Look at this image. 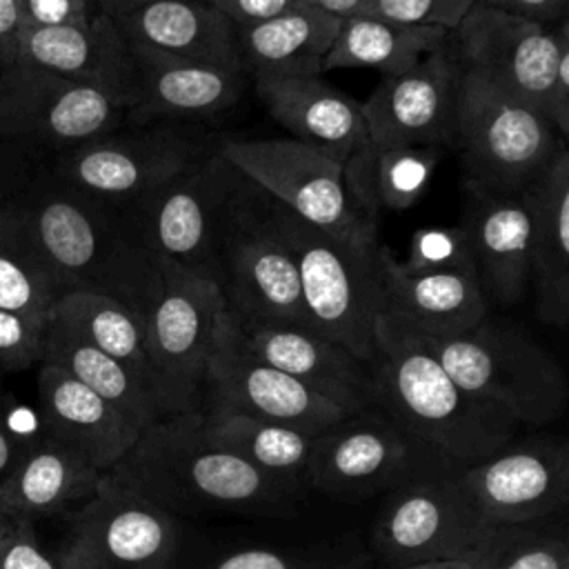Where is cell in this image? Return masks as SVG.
<instances>
[{"instance_id": "1", "label": "cell", "mask_w": 569, "mask_h": 569, "mask_svg": "<svg viewBox=\"0 0 569 569\" xmlns=\"http://www.w3.org/2000/svg\"><path fill=\"white\" fill-rule=\"evenodd\" d=\"M373 407L436 456L469 467L509 442L520 425L500 407L467 393L422 345L380 313L369 362Z\"/></svg>"}, {"instance_id": "2", "label": "cell", "mask_w": 569, "mask_h": 569, "mask_svg": "<svg viewBox=\"0 0 569 569\" xmlns=\"http://www.w3.org/2000/svg\"><path fill=\"white\" fill-rule=\"evenodd\" d=\"M60 296L98 291L138 311L153 276L149 256L129 220L69 187L42 169H33L11 196Z\"/></svg>"}, {"instance_id": "3", "label": "cell", "mask_w": 569, "mask_h": 569, "mask_svg": "<svg viewBox=\"0 0 569 569\" xmlns=\"http://www.w3.org/2000/svg\"><path fill=\"white\" fill-rule=\"evenodd\" d=\"M104 476L173 516L253 507L280 489V478L211 442L200 409L149 425Z\"/></svg>"}, {"instance_id": "4", "label": "cell", "mask_w": 569, "mask_h": 569, "mask_svg": "<svg viewBox=\"0 0 569 569\" xmlns=\"http://www.w3.org/2000/svg\"><path fill=\"white\" fill-rule=\"evenodd\" d=\"M271 213L296 260L307 327L369 365L376 351V325L385 309L382 244H347L276 200Z\"/></svg>"}, {"instance_id": "5", "label": "cell", "mask_w": 569, "mask_h": 569, "mask_svg": "<svg viewBox=\"0 0 569 569\" xmlns=\"http://www.w3.org/2000/svg\"><path fill=\"white\" fill-rule=\"evenodd\" d=\"M416 336L467 393L500 407L518 425L542 427L562 416L565 373L520 327L489 313L460 336Z\"/></svg>"}, {"instance_id": "6", "label": "cell", "mask_w": 569, "mask_h": 569, "mask_svg": "<svg viewBox=\"0 0 569 569\" xmlns=\"http://www.w3.org/2000/svg\"><path fill=\"white\" fill-rule=\"evenodd\" d=\"M567 147L549 118L473 71L460 69L451 147L465 182L520 196Z\"/></svg>"}, {"instance_id": "7", "label": "cell", "mask_w": 569, "mask_h": 569, "mask_svg": "<svg viewBox=\"0 0 569 569\" xmlns=\"http://www.w3.org/2000/svg\"><path fill=\"white\" fill-rule=\"evenodd\" d=\"M218 138L196 122L127 124L36 167L122 216L164 182L198 167Z\"/></svg>"}, {"instance_id": "8", "label": "cell", "mask_w": 569, "mask_h": 569, "mask_svg": "<svg viewBox=\"0 0 569 569\" xmlns=\"http://www.w3.org/2000/svg\"><path fill=\"white\" fill-rule=\"evenodd\" d=\"M133 93L13 64L0 89V142L33 169L131 124Z\"/></svg>"}, {"instance_id": "9", "label": "cell", "mask_w": 569, "mask_h": 569, "mask_svg": "<svg viewBox=\"0 0 569 569\" xmlns=\"http://www.w3.org/2000/svg\"><path fill=\"white\" fill-rule=\"evenodd\" d=\"M216 151L300 220L353 247L380 244L378 222L356 207L333 156L293 138H218Z\"/></svg>"}, {"instance_id": "10", "label": "cell", "mask_w": 569, "mask_h": 569, "mask_svg": "<svg viewBox=\"0 0 569 569\" xmlns=\"http://www.w3.org/2000/svg\"><path fill=\"white\" fill-rule=\"evenodd\" d=\"M213 280L231 313L307 327L293 253L273 220L269 196L244 176L220 231Z\"/></svg>"}, {"instance_id": "11", "label": "cell", "mask_w": 569, "mask_h": 569, "mask_svg": "<svg viewBox=\"0 0 569 569\" xmlns=\"http://www.w3.org/2000/svg\"><path fill=\"white\" fill-rule=\"evenodd\" d=\"M224 309L216 280L153 258V276L138 313L151 365L176 413L202 405L204 376Z\"/></svg>"}, {"instance_id": "12", "label": "cell", "mask_w": 569, "mask_h": 569, "mask_svg": "<svg viewBox=\"0 0 569 569\" xmlns=\"http://www.w3.org/2000/svg\"><path fill=\"white\" fill-rule=\"evenodd\" d=\"M445 47L460 69L482 76L549 118L558 60L569 51V20L542 24L473 2L449 29Z\"/></svg>"}, {"instance_id": "13", "label": "cell", "mask_w": 569, "mask_h": 569, "mask_svg": "<svg viewBox=\"0 0 569 569\" xmlns=\"http://www.w3.org/2000/svg\"><path fill=\"white\" fill-rule=\"evenodd\" d=\"M242 176L213 151L124 213L140 247L169 264L213 280L216 249Z\"/></svg>"}, {"instance_id": "14", "label": "cell", "mask_w": 569, "mask_h": 569, "mask_svg": "<svg viewBox=\"0 0 569 569\" xmlns=\"http://www.w3.org/2000/svg\"><path fill=\"white\" fill-rule=\"evenodd\" d=\"M491 529L458 476H418L398 485L382 505L373 545L391 567L473 562Z\"/></svg>"}, {"instance_id": "15", "label": "cell", "mask_w": 569, "mask_h": 569, "mask_svg": "<svg viewBox=\"0 0 569 569\" xmlns=\"http://www.w3.org/2000/svg\"><path fill=\"white\" fill-rule=\"evenodd\" d=\"M200 407L253 416L309 436H320L351 416L300 380L247 351L231 329L227 309L207 367Z\"/></svg>"}, {"instance_id": "16", "label": "cell", "mask_w": 569, "mask_h": 569, "mask_svg": "<svg viewBox=\"0 0 569 569\" xmlns=\"http://www.w3.org/2000/svg\"><path fill=\"white\" fill-rule=\"evenodd\" d=\"M178 522L167 509L111 482L71 518L67 547L80 569H171Z\"/></svg>"}, {"instance_id": "17", "label": "cell", "mask_w": 569, "mask_h": 569, "mask_svg": "<svg viewBox=\"0 0 569 569\" xmlns=\"http://www.w3.org/2000/svg\"><path fill=\"white\" fill-rule=\"evenodd\" d=\"M460 482L493 527L545 522L569 500V449L556 438L505 442L462 467Z\"/></svg>"}, {"instance_id": "18", "label": "cell", "mask_w": 569, "mask_h": 569, "mask_svg": "<svg viewBox=\"0 0 569 569\" xmlns=\"http://www.w3.org/2000/svg\"><path fill=\"white\" fill-rule=\"evenodd\" d=\"M422 447L378 407L351 413L313 438L307 471L318 489L333 496H365L398 487L416 469Z\"/></svg>"}, {"instance_id": "19", "label": "cell", "mask_w": 569, "mask_h": 569, "mask_svg": "<svg viewBox=\"0 0 569 569\" xmlns=\"http://www.w3.org/2000/svg\"><path fill=\"white\" fill-rule=\"evenodd\" d=\"M460 67L447 47L409 71L382 76L360 102L367 140L376 144L451 147Z\"/></svg>"}, {"instance_id": "20", "label": "cell", "mask_w": 569, "mask_h": 569, "mask_svg": "<svg viewBox=\"0 0 569 569\" xmlns=\"http://www.w3.org/2000/svg\"><path fill=\"white\" fill-rule=\"evenodd\" d=\"M229 320L242 347L262 362L289 373L349 413L373 407L369 365L342 347L298 325L251 320L231 311Z\"/></svg>"}, {"instance_id": "21", "label": "cell", "mask_w": 569, "mask_h": 569, "mask_svg": "<svg viewBox=\"0 0 569 569\" xmlns=\"http://www.w3.org/2000/svg\"><path fill=\"white\" fill-rule=\"evenodd\" d=\"M460 227L476 278L491 302L518 305L529 291V211L522 193H496L462 182Z\"/></svg>"}, {"instance_id": "22", "label": "cell", "mask_w": 569, "mask_h": 569, "mask_svg": "<svg viewBox=\"0 0 569 569\" xmlns=\"http://www.w3.org/2000/svg\"><path fill=\"white\" fill-rule=\"evenodd\" d=\"M131 53L136 62L131 124H198L233 107L249 80L242 67L178 60L133 49Z\"/></svg>"}, {"instance_id": "23", "label": "cell", "mask_w": 569, "mask_h": 569, "mask_svg": "<svg viewBox=\"0 0 569 569\" xmlns=\"http://www.w3.org/2000/svg\"><path fill=\"white\" fill-rule=\"evenodd\" d=\"M380 264L382 313L413 333L460 336L489 316V300L471 269L411 271L385 247H380Z\"/></svg>"}, {"instance_id": "24", "label": "cell", "mask_w": 569, "mask_h": 569, "mask_svg": "<svg viewBox=\"0 0 569 569\" xmlns=\"http://www.w3.org/2000/svg\"><path fill=\"white\" fill-rule=\"evenodd\" d=\"M36 400L42 431L80 453L102 473H107L140 436L113 405L64 369L44 360L38 365Z\"/></svg>"}, {"instance_id": "25", "label": "cell", "mask_w": 569, "mask_h": 569, "mask_svg": "<svg viewBox=\"0 0 569 569\" xmlns=\"http://www.w3.org/2000/svg\"><path fill=\"white\" fill-rule=\"evenodd\" d=\"M529 211V289L538 318L569 322V147L522 191Z\"/></svg>"}, {"instance_id": "26", "label": "cell", "mask_w": 569, "mask_h": 569, "mask_svg": "<svg viewBox=\"0 0 569 569\" xmlns=\"http://www.w3.org/2000/svg\"><path fill=\"white\" fill-rule=\"evenodd\" d=\"M251 80L269 116L293 140L311 144L340 162L367 140L360 102L325 82L320 73H278Z\"/></svg>"}, {"instance_id": "27", "label": "cell", "mask_w": 569, "mask_h": 569, "mask_svg": "<svg viewBox=\"0 0 569 569\" xmlns=\"http://www.w3.org/2000/svg\"><path fill=\"white\" fill-rule=\"evenodd\" d=\"M102 478L80 453L42 431L0 485V513L29 522L73 516L98 493Z\"/></svg>"}, {"instance_id": "28", "label": "cell", "mask_w": 569, "mask_h": 569, "mask_svg": "<svg viewBox=\"0 0 569 569\" xmlns=\"http://www.w3.org/2000/svg\"><path fill=\"white\" fill-rule=\"evenodd\" d=\"M13 64L129 93L136 82L133 53L107 16L87 24L22 29Z\"/></svg>"}, {"instance_id": "29", "label": "cell", "mask_w": 569, "mask_h": 569, "mask_svg": "<svg viewBox=\"0 0 569 569\" xmlns=\"http://www.w3.org/2000/svg\"><path fill=\"white\" fill-rule=\"evenodd\" d=\"M113 24L133 51L242 67L236 27L207 0H151Z\"/></svg>"}, {"instance_id": "30", "label": "cell", "mask_w": 569, "mask_h": 569, "mask_svg": "<svg viewBox=\"0 0 569 569\" xmlns=\"http://www.w3.org/2000/svg\"><path fill=\"white\" fill-rule=\"evenodd\" d=\"M342 20L296 0L289 9L247 27H236L240 62L251 78L320 73Z\"/></svg>"}, {"instance_id": "31", "label": "cell", "mask_w": 569, "mask_h": 569, "mask_svg": "<svg viewBox=\"0 0 569 569\" xmlns=\"http://www.w3.org/2000/svg\"><path fill=\"white\" fill-rule=\"evenodd\" d=\"M440 147L376 144L365 140L345 162L342 178L356 207L373 222L382 211H405L429 191Z\"/></svg>"}, {"instance_id": "32", "label": "cell", "mask_w": 569, "mask_h": 569, "mask_svg": "<svg viewBox=\"0 0 569 569\" xmlns=\"http://www.w3.org/2000/svg\"><path fill=\"white\" fill-rule=\"evenodd\" d=\"M49 318L60 327H64L67 331H71L73 336H78L80 340H84L87 345L127 365L176 413L151 365L144 322L133 307L124 305L113 296L80 289V291L62 293L56 300Z\"/></svg>"}, {"instance_id": "33", "label": "cell", "mask_w": 569, "mask_h": 569, "mask_svg": "<svg viewBox=\"0 0 569 569\" xmlns=\"http://www.w3.org/2000/svg\"><path fill=\"white\" fill-rule=\"evenodd\" d=\"M42 360L64 369L69 376L96 391L138 431H144L149 425L167 416H173L169 405L127 365L87 345L51 318L47 320Z\"/></svg>"}, {"instance_id": "34", "label": "cell", "mask_w": 569, "mask_h": 569, "mask_svg": "<svg viewBox=\"0 0 569 569\" xmlns=\"http://www.w3.org/2000/svg\"><path fill=\"white\" fill-rule=\"evenodd\" d=\"M447 33L442 27L349 16L322 60V73L333 69H378L382 76H398L445 47Z\"/></svg>"}, {"instance_id": "35", "label": "cell", "mask_w": 569, "mask_h": 569, "mask_svg": "<svg viewBox=\"0 0 569 569\" xmlns=\"http://www.w3.org/2000/svg\"><path fill=\"white\" fill-rule=\"evenodd\" d=\"M200 413L209 440L236 453L258 471L280 480L307 471L316 436L224 409L200 407Z\"/></svg>"}, {"instance_id": "36", "label": "cell", "mask_w": 569, "mask_h": 569, "mask_svg": "<svg viewBox=\"0 0 569 569\" xmlns=\"http://www.w3.org/2000/svg\"><path fill=\"white\" fill-rule=\"evenodd\" d=\"M58 298V282L20 211L11 198L4 200L0 204V309L49 318Z\"/></svg>"}, {"instance_id": "37", "label": "cell", "mask_w": 569, "mask_h": 569, "mask_svg": "<svg viewBox=\"0 0 569 569\" xmlns=\"http://www.w3.org/2000/svg\"><path fill=\"white\" fill-rule=\"evenodd\" d=\"M473 565L476 569H569V547L562 533L540 522L493 527Z\"/></svg>"}, {"instance_id": "38", "label": "cell", "mask_w": 569, "mask_h": 569, "mask_svg": "<svg viewBox=\"0 0 569 569\" xmlns=\"http://www.w3.org/2000/svg\"><path fill=\"white\" fill-rule=\"evenodd\" d=\"M411 271H438V269H471V256L467 238L460 224L453 227H422L411 240L405 260H398Z\"/></svg>"}, {"instance_id": "39", "label": "cell", "mask_w": 569, "mask_h": 569, "mask_svg": "<svg viewBox=\"0 0 569 569\" xmlns=\"http://www.w3.org/2000/svg\"><path fill=\"white\" fill-rule=\"evenodd\" d=\"M47 320L0 309V373H13L42 362Z\"/></svg>"}, {"instance_id": "40", "label": "cell", "mask_w": 569, "mask_h": 569, "mask_svg": "<svg viewBox=\"0 0 569 569\" xmlns=\"http://www.w3.org/2000/svg\"><path fill=\"white\" fill-rule=\"evenodd\" d=\"M471 0H362L356 16H371L402 24L453 29Z\"/></svg>"}, {"instance_id": "41", "label": "cell", "mask_w": 569, "mask_h": 569, "mask_svg": "<svg viewBox=\"0 0 569 569\" xmlns=\"http://www.w3.org/2000/svg\"><path fill=\"white\" fill-rule=\"evenodd\" d=\"M0 569H80L67 542L60 549L44 545L29 520H16V529L0 553Z\"/></svg>"}, {"instance_id": "42", "label": "cell", "mask_w": 569, "mask_h": 569, "mask_svg": "<svg viewBox=\"0 0 569 569\" xmlns=\"http://www.w3.org/2000/svg\"><path fill=\"white\" fill-rule=\"evenodd\" d=\"M18 9L22 29L87 24L102 16L91 0H18Z\"/></svg>"}, {"instance_id": "43", "label": "cell", "mask_w": 569, "mask_h": 569, "mask_svg": "<svg viewBox=\"0 0 569 569\" xmlns=\"http://www.w3.org/2000/svg\"><path fill=\"white\" fill-rule=\"evenodd\" d=\"M207 2L213 9H218L233 27H247L289 9L296 0H207Z\"/></svg>"}, {"instance_id": "44", "label": "cell", "mask_w": 569, "mask_h": 569, "mask_svg": "<svg viewBox=\"0 0 569 569\" xmlns=\"http://www.w3.org/2000/svg\"><path fill=\"white\" fill-rule=\"evenodd\" d=\"M42 433V431H40ZM38 433V436H40ZM36 436H24L16 422L11 420L9 413V405L7 398L0 391V485L7 480V476L13 471V467L18 465L22 451L29 447V442Z\"/></svg>"}, {"instance_id": "45", "label": "cell", "mask_w": 569, "mask_h": 569, "mask_svg": "<svg viewBox=\"0 0 569 569\" xmlns=\"http://www.w3.org/2000/svg\"><path fill=\"white\" fill-rule=\"evenodd\" d=\"M211 569H302L291 556L273 549H242L222 558Z\"/></svg>"}, {"instance_id": "46", "label": "cell", "mask_w": 569, "mask_h": 569, "mask_svg": "<svg viewBox=\"0 0 569 569\" xmlns=\"http://www.w3.org/2000/svg\"><path fill=\"white\" fill-rule=\"evenodd\" d=\"M31 171L33 167L16 149L0 142V204L24 184Z\"/></svg>"}, {"instance_id": "47", "label": "cell", "mask_w": 569, "mask_h": 569, "mask_svg": "<svg viewBox=\"0 0 569 569\" xmlns=\"http://www.w3.org/2000/svg\"><path fill=\"white\" fill-rule=\"evenodd\" d=\"M500 7L542 24H556L567 18L569 0H500Z\"/></svg>"}, {"instance_id": "48", "label": "cell", "mask_w": 569, "mask_h": 569, "mask_svg": "<svg viewBox=\"0 0 569 569\" xmlns=\"http://www.w3.org/2000/svg\"><path fill=\"white\" fill-rule=\"evenodd\" d=\"M22 36V18L18 0H0V58L7 64L16 62Z\"/></svg>"}, {"instance_id": "49", "label": "cell", "mask_w": 569, "mask_h": 569, "mask_svg": "<svg viewBox=\"0 0 569 569\" xmlns=\"http://www.w3.org/2000/svg\"><path fill=\"white\" fill-rule=\"evenodd\" d=\"M302 2H307L311 7H318V9L331 13L340 20H345L349 16H356L360 4H362V0H302Z\"/></svg>"}, {"instance_id": "50", "label": "cell", "mask_w": 569, "mask_h": 569, "mask_svg": "<svg viewBox=\"0 0 569 569\" xmlns=\"http://www.w3.org/2000/svg\"><path fill=\"white\" fill-rule=\"evenodd\" d=\"M147 2H151V0H91L96 11L107 16V18H111V20H116V18L138 9L142 4H147Z\"/></svg>"}, {"instance_id": "51", "label": "cell", "mask_w": 569, "mask_h": 569, "mask_svg": "<svg viewBox=\"0 0 569 569\" xmlns=\"http://www.w3.org/2000/svg\"><path fill=\"white\" fill-rule=\"evenodd\" d=\"M391 569H476V565L471 560H429V562H413V565H402Z\"/></svg>"}, {"instance_id": "52", "label": "cell", "mask_w": 569, "mask_h": 569, "mask_svg": "<svg viewBox=\"0 0 569 569\" xmlns=\"http://www.w3.org/2000/svg\"><path fill=\"white\" fill-rule=\"evenodd\" d=\"M13 529H16V520H13V518H7L4 513H0V553H2L4 545H7V540L11 538Z\"/></svg>"}, {"instance_id": "53", "label": "cell", "mask_w": 569, "mask_h": 569, "mask_svg": "<svg viewBox=\"0 0 569 569\" xmlns=\"http://www.w3.org/2000/svg\"><path fill=\"white\" fill-rule=\"evenodd\" d=\"M11 67H13V64H7V62L0 58V89H2V82H4V78H7V73H9Z\"/></svg>"}, {"instance_id": "54", "label": "cell", "mask_w": 569, "mask_h": 569, "mask_svg": "<svg viewBox=\"0 0 569 569\" xmlns=\"http://www.w3.org/2000/svg\"><path fill=\"white\" fill-rule=\"evenodd\" d=\"M471 2H482V4H496V7H500V0H471Z\"/></svg>"}, {"instance_id": "55", "label": "cell", "mask_w": 569, "mask_h": 569, "mask_svg": "<svg viewBox=\"0 0 569 569\" xmlns=\"http://www.w3.org/2000/svg\"><path fill=\"white\" fill-rule=\"evenodd\" d=\"M0 378H2V373H0Z\"/></svg>"}]
</instances>
